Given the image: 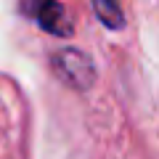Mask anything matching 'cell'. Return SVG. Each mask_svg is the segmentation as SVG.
<instances>
[{"label": "cell", "instance_id": "cell-1", "mask_svg": "<svg viewBox=\"0 0 159 159\" xmlns=\"http://www.w3.org/2000/svg\"><path fill=\"white\" fill-rule=\"evenodd\" d=\"M51 66L69 90L85 93L96 85V64L80 48H58L51 58Z\"/></svg>", "mask_w": 159, "mask_h": 159}, {"label": "cell", "instance_id": "cell-2", "mask_svg": "<svg viewBox=\"0 0 159 159\" xmlns=\"http://www.w3.org/2000/svg\"><path fill=\"white\" fill-rule=\"evenodd\" d=\"M19 8L29 21H34L43 32L53 37H69L74 32V21L58 0H21Z\"/></svg>", "mask_w": 159, "mask_h": 159}, {"label": "cell", "instance_id": "cell-3", "mask_svg": "<svg viewBox=\"0 0 159 159\" xmlns=\"http://www.w3.org/2000/svg\"><path fill=\"white\" fill-rule=\"evenodd\" d=\"M93 11H96L98 21L111 32L125 29V11H122V0H90Z\"/></svg>", "mask_w": 159, "mask_h": 159}]
</instances>
